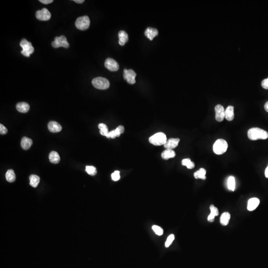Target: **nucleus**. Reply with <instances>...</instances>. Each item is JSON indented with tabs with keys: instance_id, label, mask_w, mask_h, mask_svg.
<instances>
[{
	"instance_id": "f257e3e1",
	"label": "nucleus",
	"mask_w": 268,
	"mask_h": 268,
	"mask_svg": "<svg viewBox=\"0 0 268 268\" xmlns=\"http://www.w3.org/2000/svg\"><path fill=\"white\" fill-rule=\"evenodd\" d=\"M247 135L249 139L252 140H266L268 138V132L259 128H252L249 129Z\"/></svg>"
},
{
	"instance_id": "f03ea898",
	"label": "nucleus",
	"mask_w": 268,
	"mask_h": 268,
	"mask_svg": "<svg viewBox=\"0 0 268 268\" xmlns=\"http://www.w3.org/2000/svg\"><path fill=\"white\" fill-rule=\"evenodd\" d=\"M228 148V143L224 139H218L213 145V151L216 154L220 155L225 153Z\"/></svg>"
},
{
	"instance_id": "7ed1b4c3",
	"label": "nucleus",
	"mask_w": 268,
	"mask_h": 268,
	"mask_svg": "<svg viewBox=\"0 0 268 268\" xmlns=\"http://www.w3.org/2000/svg\"><path fill=\"white\" fill-rule=\"evenodd\" d=\"M167 138L165 133H156L149 138V143L154 145H165L167 142Z\"/></svg>"
},
{
	"instance_id": "20e7f679",
	"label": "nucleus",
	"mask_w": 268,
	"mask_h": 268,
	"mask_svg": "<svg viewBox=\"0 0 268 268\" xmlns=\"http://www.w3.org/2000/svg\"><path fill=\"white\" fill-rule=\"evenodd\" d=\"M92 84L94 87L98 90H106L110 86L109 81L102 77H95L92 81Z\"/></svg>"
},
{
	"instance_id": "39448f33",
	"label": "nucleus",
	"mask_w": 268,
	"mask_h": 268,
	"mask_svg": "<svg viewBox=\"0 0 268 268\" xmlns=\"http://www.w3.org/2000/svg\"><path fill=\"white\" fill-rule=\"evenodd\" d=\"M20 46L23 48L21 53L24 56L30 57V55L34 52V49L32 46L31 43L28 41L27 39H22L20 41Z\"/></svg>"
},
{
	"instance_id": "423d86ee",
	"label": "nucleus",
	"mask_w": 268,
	"mask_h": 268,
	"mask_svg": "<svg viewBox=\"0 0 268 268\" xmlns=\"http://www.w3.org/2000/svg\"><path fill=\"white\" fill-rule=\"evenodd\" d=\"M90 23V18L86 15L77 18L75 23V25L77 29L84 31L89 28Z\"/></svg>"
},
{
	"instance_id": "0eeeda50",
	"label": "nucleus",
	"mask_w": 268,
	"mask_h": 268,
	"mask_svg": "<svg viewBox=\"0 0 268 268\" xmlns=\"http://www.w3.org/2000/svg\"><path fill=\"white\" fill-rule=\"evenodd\" d=\"M52 46L54 48H56L60 47L68 48L70 45L67 41L66 37L61 36L60 37H56L55 38L54 41L52 42Z\"/></svg>"
},
{
	"instance_id": "6e6552de",
	"label": "nucleus",
	"mask_w": 268,
	"mask_h": 268,
	"mask_svg": "<svg viewBox=\"0 0 268 268\" xmlns=\"http://www.w3.org/2000/svg\"><path fill=\"white\" fill-rule=\"evenodd\" d=\"M136 76H137V74L133 70H132V69L127 70L126 69H124V72H123V77H124V79L126 80L127 82L129 84H131V85L135 84V78Z\"/></svg>"
},
{
	"instance_id": "1a4fd4ad",
	"label": "nucleus",
	"mask_w": 268,
	"mask_h": 268,
	"mask_svg": "<svg viewBox=\"0 0 268 268\" xmlns=\"http://www.w3.org/2000/svg\"><path fill=\"white\" fill-rule=\"evenodd\" d=\"M51 15L50 11L46 8L37 10L36 13V17L37 19L42 21H47L50 19Z\"/></svg>"
},
{
	"instance_id": "9d476101",
	"label": "nucleus",
	"mask_w": 268,
	"mask_h": 268,
	"mask_svg": "<svg viewBox=\"0 0 268 268\" xmlns=\"http://www.w3.org/2000/svg\"><path fill=\"white\" fill-rule=\"evenodd\" d=\"M216 119L218 122L223 121L225 118V109L222 105L218 104L215 107Z\"/></svg>"
},
{
	"instance_id": "9b49d317",
	"label": "nucleus",
	"mask_w": 268,
	"mask_h": 268,
	"mask_svg": "<svg viewBox=\"0 0 268 268\" xmlns=\"http://www.w3.org/2000/svg\"><path fill=\"white\" fill-rule=\"evenodd\" d=\"M104 65L106 68L110 71H117L119 68V64L117 62L110 58L106 60Z\"/></svg>"
},
{
	"instance_id": "f8f14e48",
	"label": "nucleus",
	"mask_w": 268,
	"mask_h": 268,
	"mask_svg": "<svg viewBox=\"0 0 268 268\" xmlns=\"http://www.w3.org/2000/svg\"><path fill=\"white\" fill-rule=\"evenodd\" d=\"M179 141L178 138H171L167 140L164 147L166 149H174L178 146Z\"/></svg>"
},
{
	"instance_id": "ddd939ff",
	"label": "nucleus",
	"mask_w": 268,
	"mask_h": 268,
	"mask_svg": "<svg viewBox=\"0 0 268 268\" xmlns=\"http://www.w3.org/2000/svg\"><path fill=\"white\" fill-rule=\"evenodd\" d=\"M260 204V200L257 198H252L249 199L248 202L247 209L249 211H253L255 210Z\"/></svg>"
},
{
	"instance_id": "4468645a",
	"label": "nucleus",
	"mask_w": 268,
	"mask_h": 268,
	"mask_svg": "<svg viewBox=\"0 0 268 268\" xmlns=\"http://www.w3.org/2000/svg\"><path fill=\"white\" fill-rule=\"evenodd\" d=\"M49 130L52 133H58L62 130V127L57 122L51 121L48 124Z\"/></svg>"
},
{
	"instance_id": "2eb2a0df",
	"label": "nucleus",
	"mask_w": 268,
	"mask_h": 268,
	"mask_svg": "<svg viewBox=\"0 0 268 268\" xmlns=\"http://www.w3.org/2000/svg\"><path fill=\"white\" fill-rule=\"evenodd\" d=\"M158 34L157 29L152 27L147 28L144 31L145 36H147V38H149L150 40H153L155 37L158 36Z\"/></svg>"
},
{
	"instance_id": "dca6fc26",
	"label": "nucleus",
	"mask_w": 268,
	"mask_h": 268,
	"mask_svg": "<svg viewBox=\"0 0 268 268\" xmlns=\"http://www.w3.org/2000/svg\"><path fill=\"white\" fill-rule=\"evenodd\" d=\"M17 110L19 112L25 113L27 112L30 109V106L27 103L22 102V103H18L16 105Z\"/></svg>"
},
{
	"instance_id": "f3484780",
	"label": "nucleus",
	"mask_w": 268,
	"mask_h": 268,
	"mask_svg": "<svg viewBox=\"0 0 268 268\" xmlns=\"http://www.w3.org/2000/svg\"><path fill=\"white\" fill-rule=\"evenodd\" d=\"M119 36V43L120 45L124 46L127 42H128V35L125 31H119L118 33Z\"/></svg>"
},
{
	"instance_id": "a211bd4d",
	"label": "nucleus",
	"mask_w": 268,
	"mask_h": 268,
	"mask_svg": "<svg viewBox=\"0 0 268 268\" xmlns=\"http://www.w3.org/2000/svg\"><path fill=\"white\" fill-rule=\"evenodd\" d=\"M234 107L232 106H228L225 110V118L226 120L231 121L234 119Z\"/></svg>"
},
{
	"instance_id": "6ab92c4d",
	"label": "nucleus",
	"mask_w": 268,
	"mask_h": 268,
	"mask_svg": "<svg viewBox=\"0 0 268 268\" xmlns=\"http://www.w3.org/2000/svg\"><path fill=\"white\" fill-rule=\"evenodd\" d=\"M32 140L27 137H23L21 141V146L22 148L25 150L29 149L32 144Z\"/></svg>"
},
{
	"instance_id": "aec40b11",
	"label": "nucleus",
	"mask_w": 268,
	"mask_h": 268,
	"mask_svg": "<svg viewBox=\"0 0 268 268\" xmlns=\"http://www.w3.org/2000/svg\"><path fill=\"white\" fill-rule=\"evenodd\" d=\"M176 156V153L174 151L170 149H166L161 153V157L165 160L173 158Z\"/></svg>"
},
{
	"instance_id": "412c9836",
	"label": "nucleus",
	"mask_w": 268,
	"mask_h": 268,
	"mask_svg": "<svg viewBox=\"0 0 268 268\" xmlns=\"http://www.w3.org/2000/svg\"><path fill=\"white\" fill-rule=\"evenodd\" d=\"M50 161L54 164H57L60 161V157L58 153L55 151L51 152L49 156Z\"/></svg>"
},
{
	"instance_id": "4be33fe9",
	"label": "nucleus",
	"mask_w": 268,
	"mask_h": 268,
	"mask_svg": "<svg viewBox=\"0 0 268 268\" xmlns=\"http://www.w3.org/2000/svg\"><path fill=\"white\" fill-rule=\"evenodd\" d=\"M230 219V214H229V212H224L220 216V224L224 226H226V225H228V224L229 223Z\"/></svg>"
},
{
	"instance_id": "5701e85b",
	"label": "nucleus",
	"mask_w": 268,
	"mask_h": 268,
	"mask_svg": "<svg viewBox=\"0 0 268 268\" xmlns=\"http://www.w3.org/2000/svg\"><path fill=\"white\" fill-rule=\"evenodd\" d=\"M206 170L204 168H201L194 173V176L196 179H202L205 180L206 179Z\"/></svg>"
},
{
	"instance_id": "b1692460",
	"label": "nucleus",
	"mask_w": 268,
	"mask_h": 268,
	"mask_svg": "<svg viewBox=\"0 0 268 268\" xmlns=\"http://www.w3.org/2000/svg\"><path fill=\"white\" fill-rule=\"evenodd\" d=\"M29 180H30V185L31 186L36 188L38 186V184L40 182V178L39 176L36 175H31L29 176Z\"/></svg>"
},
{
	"instance_id": "393cba45",
	"label": "nucleus",
	"mask_w": 268,
	"mask_h": 268,
	"mask_svg": "<svg viewBox=\"0 0 268 268\" xmlns=\"http://www.w3.org/2000/svg\"><path fill=\"white\" fill-rule=\"evenodd\" d=\"M6 178L8 182H14L15 180V175L14 171L12 170H8L6 173Z\"/></svg>"
},
{
	"instance_id": "a878e982",
	"label": "nucleus",
	"mask_w": 268,
	"mask_h": 268,
	"mask_svg": "<svg viewBox=\"0 0 268 268\" xmlns=\"http://www.w3.org/2000/svg\"><path fill=\"white\" fill-rule=\"evenodd\" d=\"M228 188L229 190L234 191L235 188V180L233 176H230L228 179Z\"/></svg>"
},
{
	"instance_id": "bb28decb",
	"label": "nucleus",
	"mask_w": 268,
	"mask_h": 268,
	"mask_svg": "<svg viewBox=\"0 0 268 268\" xmlns=\"http://www.w3.org/2000/svg\"><path fill=\"white\" fill-rule=\"evenodd\" d=\"M182 165L186 166L188 169H192L195 167V163L191 161V159L189 158H185L182 160Z\"/></svg>"
},
{
	"instance_id": "cd10ccee",
	"label": "nucleus",
	"mask_w": 268,
	"mask_h": 268,
	"mask_svg": "<svg viewBox=\"0 0 268 268\" xmlns=\"http://www.w3.org/2000/svg\"><path fill=\"white\" fill-rule=\"evenodd\" d=\"M86 171L89 175L94 176L97 173L96 168L93 166H86Z\"/></svg>"
},
{
	"instance_id": "c85d7f7f",
	"label": "nucleus",
	"mask_w": 268,
	"mask_h": 268,
	"mask_svg": "<svg viewBox=\"0 0 268 268\" xmlns=\"http://www.w3.org/2000/svg\"><path fill=\"white\" fill-rule=\"evenodd\" d=\"M152 229L153 230V232L156 233V234L157 235L161 236V235H162L163 234V229L161 227L157 226V225H153V226H152Z\"/></svg>"
},
{
	"instance_id": "c756f323",
	"label": "nucleus",
	"mask_w": 268,
	"mask_h": 268,
	"mask_svg": "<svg viewBox=\"0 0 268 268\" xmlns=\"http://www.w3.org/2000/svg\"><path fill=\"white\" fill-rule=\"evenodd\" d=\"M210 210H211V214H210L211 215L214 216V217H215V216L219 215V210H218L217 207H215V206H214V205H211V206L210 207Z\"/></svg>"
},
{
	"instance_id": "7c9ffc66",
	"label": "nucleus",
	"mask_w": 268,
	"mask_h": 268,
	"mask_svg": "<svg viewBox=\"0 0 268 268\" xmlns=\"http://www.w3.org/2000/svg\"><path fill=\"white\" fill-rule=\"evenodd\" d=\"M175 237L174 234H171L167 238V240L166 241L165 243V246L166 248H168L170 246L171 244H172V242L173 240H174Z\"/></svg>"
},
{
	"instance_id": "2f4dec72",
	"label": "nucleus",
	"mask_w": 268,
	"mask_h": 268,
	"mask_svg": "<svg viewBox=\"0 0 268 268\" xmlns=\"http://www.w3.org/2000/svg\"><path fill=\"white\" fill-rule=\"evenodd\" d=\"M111 178L114 181H117L120 179V171H115L111 174Z\"/></svg>"
},
{
	"instance_id": "473e14b6",
	"label": "nucleus",
	"mask_w": 268,
	"mask_h": 268,
	"mask_svg": "<svg viewBox=\"0 0 268 268\" xmlns=\"http://www.w3.org/2000/svg\"><path fill=\"white\" fill-rule=\"evenodd\" d=\"M100 133L101 135L105 136V137H107V138H109V132L108 131L107 127L103 128V129H100Z\"/></svg>"
},
{
	"instance_id": "72a5a7b5",
	"label": "nucleus",
	"mask_w": 268,
	"mask_h": 268,
	"mask_svg": "<svg viewBox=\"0 0 268 268\" xmlns=\"http://www.w3.org/2000/svg\"><path fill=\"white\" fill-rule=\"evenodd\" d=\"M8 132V130L2 124H0V133L2 135H4V134H6Z\"/></svg>"
},
{
	"instance_id": "f704fd0d",
	"label": "nucleus",
	"mask_w": 268,
	"mask_h": 268,
	"mask_svg": "<svg viewBox=\"0 0 268 268\" xmlns=\"http://www.w3.org/2000/svg\"><path fill=\"white\" fill-rule=\"evenodd\" d=\"M262 86L264 89L268 90V78L265 79L262 82Z\"/></svg>"
},
{
	"instance_id": "c9c22d12",
	"label": "nucleus",
	"mask_w": 268,
	"mask_h": 268,
	"mask_svg": "<svg viewBox=\"0 0 268 268\" xmlns=\"http://www.w3.org/2000/svg\"><path fill=\"white\" fill-rule=\"evenodd\" d=\"M39 2L44 4H49L53 2V0H40Z\"/></svg>"
},
{
	"instance_id": "e433bc0d",
	"label": "nucleus",
	"mask_w": 268,
	"mask_h": 268,
	"mask_svg": "<svg viewBox=\"0 0 268 268\" xmlns=\"http://www.w3.org/2000/svg\"><path fill=\"white\" fill-rule=\"evenodd\" d=\"M215 217H214V216L211 215L210 214L209 216H208V217H207V220H208L209 222H212V221H214V220H215Z\"/></svg>"
},
{
	"instance_id": "4c0bfd02",
	"label": "nucleus",
	"mask_w": 268,
	"mask_h": 268,
	"mask_svg": "<svg viewBox=\"0 0 268 268\" xmlns=\"http://www.w3.org/2000/svg\"><path fill=\"white\" fill-rule=\"evenodd\" d=\"M105 127H107V126L105 124L101 123V124H99L98 125V128L99 129H103V128H105Z\"/></svg>"
},
{
	"instance_id": "58836bf2",
	"label": "nucleus",
	"mask_w": 268,
	"mask_h": 268,
	"mask_svg": "<svg viewBox=\"0 0 268 268\" xmlns=\"http://www.w3.org/2000/svg\"><path fill=\"white\" fill-rule=\"evenodd\" d=\"M73 1L76 2V3H78V4H81V3L84 2L85 1H84V0H74Z\"/></svg>"
},
{
	"instance_id": "ea45409f",
	"label": "nucleus",
	"mask_w": 268,
	"mask_h": 268,
	"mask_svg": "<svg viewBox=\"0 0 268 268\" xmlns=\"http://www.w3.org/2000/svg\"><path fill=\"white\" fill-rule=\"evenodd\" d=\"M265 175L266 177L267 178H268V166H267L265 172Z\"/></svg>"
},
{
	"instance_id": "a19ab883",
	"label": "nucleus",
	"mask_w": 268,
	"mask_h": 268,
	"mask_svg": "<svg viewBox=\"0 0 268 268\" xmlns=\"http://www.w3.org/2000/svg\"><path fill=\"white\" fill-rule=\"evenodd\" d=\"M264 108L266 111L268 112V101H267L265 104Z\"/></svg>"
}]
</instances>
